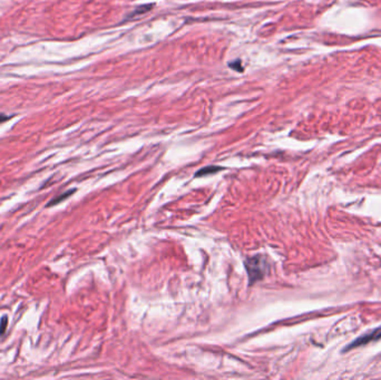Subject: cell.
<instances>
[{
    "mask_svg": "<svg viewBox=\"0 0 381 380\" xmlns=\"http://www.w3.org/2000/svg\"><path fill=\"white\" fill-rule=\"evenodd\" d=\"M245 267L251 283H256L258 280H261L267 273L266 259L260 256L247 259L245 261Z\"/></svg>",
    "mask_w": 381,
    "mask_h": 380,
    "instance_id": "6da1fadb",
    "label": "cell"
},
{
    "mask_svg": "<svg viewBox=\"0 0 381 380\" xmlns=\"http://www.w3.org/2000/svg\"><path fill=\"white\" fill-rule=\"evenodd\" d=\"M379 338H381V328H378L375 329L371 332H369V334H366L361 336L360 338H358L357 340H354L352 344L349 346L347 349H351V348H354V347H358V346H361V345H366L368 344L369 341H372V340H377L379 339ZM346 349V350H347Z\"/></svg>",
    "mask_w": 381,
    "mask_h": 380,
    "instance_id": "7a4b0ae2",
    "label": "cell"
},
{
    "mask_svg": "<svg viewBox=\"0 0 381 380\" xmlns=\"http://www.w3.org/2000/svg\"><path fill=\"white\" fill-rule=\"evenodd\" d=\"M75 191H76V189H72V191H67V192H65V193H62V194H60V195H58V197H56L55 199H52L51 201H50L48 204H47V208L54 207V205H56V204H59L60 202L64 201V200H66L67 198H70L71 195L73 194V192H75Z\"/></svg>",
    "mask_w": 381,
    "mask_h": 380,
    "instance_id": "3957f363",
    "label": "cell"
},
{
    "mask_svg": "<svg viewBox=\"0 0 381 380\" xmlns=\"http://www.w3.org/2000/svg\"><path fill=\"white\" fill-rule=\"evenodd\" d=\"M220 170H222V167H215V166L205 167V168H203V170H201L200 172L197 173V176H203V175H205L206 173H209V174H210V173L218 172V171H220Z\"/></svg>",
    "mask_w": 381,
    "mask_h": 380,
    "instance_id": "277c9868",
    "label": "cell"
},
{
    "mask_svg": "<svg viewBox=\"0 0 381 380\" xmlns=\"http://www.w3.org/2000/svg\"><path fill=\"white\" fill-rule=\"evenodd\" d=\"M7 327H8V316L4 315L2 321H0V336H3L5 332H6Z\"/></svg>",
    "mask_w": 381,
    "mask_h": 380,
    "instance_id": "5b68a950",
    "label": "cell"
},
{
    "mask_svg": "<svg viewBox=\"0 0 381 380\" xmlns=\"http://www.w3.org/2000/svg\"><path fill=\"white\" fill-rule=\"evenodd\" d=\"M241 61L240 60H237V61H233V62H231V64H230V67L231 68H233V70H235V71H237V72H242L243 71V68L241 67Z\"/></svg>",
    "mask_w": 381,
    "mask_h": 380,
    "instance_id": "8992f818",
    "label": "cell"
},
{
    "mask_svg": "<svg viewBox=\"0 0 381 380\" xmlns=\"http://www.w3.org/2000/svg\"><path fill=\"white\" fill-rule=\"evenodd\" d=\"M10 118H12V117H10V116H8V115L0 114V124L4 123V122H6V120H8V119H10Z\"/></svg>",
    "mask_w": 381,
    "mask_h": 380,
    "instance_id": "52a82bcc",
    "label": "cell"
}]
</instances>
